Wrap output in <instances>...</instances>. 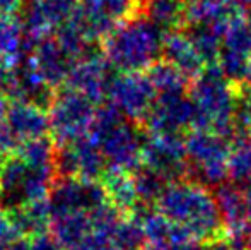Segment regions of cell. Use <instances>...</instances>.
I'll use <instances>...</instances> for the list:
<instances>
[{"mask_svg": "<svg viewBox=\"0 0 251 250\" xmlns=\"http://www.w3.org/2000/svg\"><path fill=\"white\" fill-rule=\"evenodd\" d=\"M155 207L199 244L217 240L224 230L215 194L195 180L168 182Z\"/></svg>", "mask_w": 251, "mask_h": 250, "instance_id": "1", "label": "cell"}, {"mask_svg": "<svg viewBox=\"0 0 251 250\" xmlns=\"http://www.w3.org/2000/svg\"><path fill=\"white\" fill-rule=\"evenodd\" d=\"M166 34L144 16L120 24L102 40L101 52L118 72H144L162 57Z\"/></svg>", "mask_w": 251, "mask_h": 250, "instance_id": "2", "label": "cell"}, {"mask_svg": "<svg viewBox=\"0 0 251 250\" xmlns=\"http://www.w3.org/2000/svg\"><path fill=\"white\" fill-rule=\"evenodd\" d=\"M195 108V127L229 136L236 129V117L241 94L236 91L234 81L221 69H205L195 77L188 93Z\"/></svg>", "mask_w": 251, "mask_h": 250, "instance_id": "3", "label": "cell"}, {"mask_svg": "<svg viewBox=\"0 0 251 250\" xmlns=\"http://www.w3.org/2000/svg\"><path fill=\"white\" fill-rule=\"evenodd\" d=\"M89 136L96 140L108 170L133 173L142 167L146 137L132 120H126L111 105L98 108Z\"/></svg>", "mask_w": 251, "mask_h": 250, "instance_id": "4", "label": "cell"}, {"mask_svg": "<svg viewBox=\"0 0 251 250\" xmlns=\"http://www.w3.org/2000/svg\"><path fill=\"white\" fill-rule=\"evenodd\" d=\"M55 175V168L36 167L12 154L0 171V207L12 211L24 204L48 199Z\"/></svg>", "mask_w": 251, "mask_h": 250, "instance_id": "5", "label": "cell"}, {"mask_svg": "<svg viewBox=\"0 0 251 250\" xmlns=\"http://www.w3.org/2000/svg\"><path fill=\"white\" fill-rule=\"evenodd\" d=\"M186 161L193 180L205 187H221L227 177L231 144L226 136L205 129H195L185 139Z\"/></svg>", "mask_w": 251, "mask_h": 250, "instance_id": "6", "label": "cell"}, {"mask_svg": "<svg viewBox=\"0 0 251 250\" xmlns=\"http://www.w3.org/2000/svg\"><path fill=\"white\" fill-rule=\"evenodd\" d=\"M96 110L94 101L63 86L58 93H55V98L48 108L50 134L55 142L60 146L77 137L87 136L96 117Z\"/></svg>", "mask_w": 251, "mask_h": 250, "instance_id": "7", "label": "cell"}, {"mask_svg": "<svg viewBox=\"0 0 251 250\" xmlns=\"http://www.w3.org/2000/svg\"><path fill=\"white\" fill-rule=\"evenodd\" d=\"M50 120L45 108L36 105L12 101L0 124V149L5 154H16L24 144L48 137Z\"/></svg>", "mask_w": 251, "mask_h": 250, "instance_id": "8", "label": "cell"}, {"mask_svg": "<svg viewBox=\"0 0 251 250\" xmlns=\"http://www.w3.org/2000/svg\"><path fill=\"white\" fill-rule=\"evenodd\" d=\"M108 202L101 182L75 177H58L48 195L51 220L65 214H94Z\"/></svg>", "mask_w": 251, "mask_h": 250, "instance_id": "9", "label": "cell"}, {"mask_svg": "<svg viewBox=\"0 0 251 250\" xmlns=\"http://www.w3.org/2000/svg\"><path fill=\"white\" fill-rule=\"evenodd\" d=\"M155 89L147 72H118L113 76L106 100L126 120H146L155 101Z\"/></svg>", "mask_w": 251, "mask_h": 250, "instance_id": "10", "label": "cell"}, {"mask_svg": "<svg viewBox=\"0 0 251 250\" xmlns=\"http://www.w3.org/2000/svg\"><path fill=\"white\" fill-rule=\"evenodd\" d=\"M55 168L58 177H75L82 180H98L108 171L100 146L89 134L60 144L55 153Z\"/></svg>", "mask_w": 251, "mask_h": 250, "instance_id": "11", "label": "cell"}, {"mask_svg": "<svg viewBox=\"0 0 251 250\" xmlns=\"http://www.w3.org/2000/svg\"><path fill=\"white\" fill-rule=\"evenodd\" d=\"M142 165L168 182L178 180L188 170L185 140L176 134H151L144 142Z\"/></svg>", "mask_w": 251, "mask_h": 250, "instance_id": "12", "label": "cell"}, {"mask_svg": "<svg viewBox=\"0 0 251 250\" xmlns=\"http://www.w3.org/2000/svg\"><path fill=\"white\" fill-rule=\"evenodd\" d=\"M251 63V26L246 16H236L229 21L222 36V47L217 65L231 81H243L248 77Z\"/></svg>", "mask_w": 251, "mask_h": 250, "instance_id": "13", "label": "cell"}, {"mask_svg": "<svg viewBox=\"0 0 251 250\" xmlns=\"http://www.w3.org/2000/svg\"><path fill=\"white\" fill-rule=\"evenodd\" d=\"M146 125L151 134H176L193 127L197 122L195 108L186 93L155 96Z\"/></svg>", "mask_w": 251, "mask_h": 250, "instance_id": "14", "label": "cell"}, {"mask_svg": "<svg viewBox=\"0 0 251 250\" xmlns=\"http://www.w3.org/2000/svg\"><path fill=\"white\" fill-rule=\"evenodd\" d=\"M111 70L102 52H91L74 63L65 86L98 103L108 94L109 83L115 76Z\"/></svg>", "mask_w": 251, "mask_h": 250, "instance_id": "15", "label": "cell"}, {"mask_svg": "<svg viewBox=\"0 0 251 250\" xmlns=\"http://www.w3.org/2000/svg\"><path fill=\"white\" fill-rule=\"evenodd\" d=\"M27 57L31 58L36 70L43 76V79L50 84L53 89L65 86L67 79L70 76V70H72L74 63H75V60L56 41L55 36H48L43 38V40L34 41L31 54Z\"/></svg>", "mask_w": 251, "mask_h": 250, "instance_id": "16", "label": "cell"}, {"mask_svg": "<svg viewBox=\"0 0 251 250\" xmlns=\"http://www.w3.org/2000/svg\"><path fill=\"white\" fill-rule=\"evenodd\" d=\"M222 218V228L227 231L229 238L251 240V223L246 214L243 190L239 185L224 184L215 192Z\"/></svg>", "mask_w": 251, "mask_h": 250, "instance_id": "17", "label": "cell"}, {"mask_svg": "<svg viewBox=\"0 0 251 250\" xmlns=\"http://www.w3.org/2000/svg\"><path fill=\"white\" fill-rule=\"evenodd\" d=\"M162 58H164V62L171 63L178 70H181L186 77H197L200 72H203L205 67V62L201 60L190 33L181 29L166 34L164 47H162Z\"/></svg>", "mask_w": 251, "mask_h": 250, "instance_id": "18", "label": "cell"}, {"mask_svg": "<svg viewBox=\"0 0 251 250\" xmlns=\"http://www.w3.org/2000/svg\"><path fill=\"white\" fill-rule=\"evenodd\" d=\"M241 0H185L186 23L197 24H217L226 26L231 19L239 16Z\"/></svg>", "mask_w": 251, "mask_h": 250, "instance_id": "19", "label": "cell"}, {"mask_svg": "<svg viewBox=\"0 0 251 250\" xmlns=\"http://www.w3.org/2000/svg\"><path fill=\"white\" fill-rule=\"evenodd\" d=\"M33 43L24 34L19 17H0V65H16L31 54Z\"/></svg>", "mask_w": 251, "mask_h": 250, "instance_id": "20", "label": "cell"}, {"mask_svg": "<svg viewBox=\"0 0 251 250\" xmlns=\"http://www.w3.org/2000/svg\"><path fill=\"white\" fill-rule=\"evenodd\" d=\"M7 213H9L10 221L19 237L33 238L38 235L48 233V228H51V213L48 199L24 204V206L7 211Z\"/></svg>", "mask_w": 251, "mask_h": 250, "instance_id": "21", "label": "cell"}, {"mask_svg": "<svg viewBox=\"0 0 251 250\" xmlns=\"http://www.w3.org/2000/svg\"><path fill=\"white\" fill-rule=\"evenodd\" d=\"M140 16L169 34L179 31L186 23V3L185 0H142Z\"/></svg>", "mask_w": 251, "mask_h": 250, "instance_id": "22", "label": "cell"}, {"mask_svg": "<svg viewBox=\"0 0 251 250\" xmlns=\"http://www.w3.org/2000/svg\"><path fill=\"white\" fill-rule=\"evenodd\" d=\"M101 182L106 190L108 200L120 211V213H135L140 206L139 195H137L135 184H133L132 173L118 170H108Z\"/></svg>", "mask_w": 251, "mask_h": 250, "instance_id": "23", "label": "cell"}, {"mask_svg": "<svg viewBox=\"0 0 251 250\" xmlns=\"http://www.w3.org/2000/svg\"><path fill=\"white\" fill-rule=\"evenodd\" d=\"M93 230V214H65L51 220L53 237L65 250L79 247Z\"/></svg>", "mask_w": 251, "mask_h": 250, "instance_id": "24", "label": "cell"}, {"mask_svg": "<svg viewBox=\"0 0 251 250\" xmlns=\"http://www.w3.org/2000/svg\"><path fill=\"white\" fill-rule=\"evenodd\" d=\"M147 76H149L157 96H162V94L186 93L188 77H186L181 70L176 69L175 65H171V63L159 60L147 70Z\"/></svg>", "mask_w": 251, "mask_h": 250, "instance_id": "25", "label": "cell"}, {"mask_svg": "<svg viewBox=\"0 0 251 250\" xmlns=\"http://www.w3.org/2000/svg\"><path fill=\"white\" fill-rule=\"evenodd\" d=\"M227 177L239 187L251 182V137H241L231 144Z\"/></svg>", "mask_w": 251, "mask_h": 250, "instance_id": "26", "label": "cell"}, {"mask_svg": "<svg viewBox=\"0 0 251 250\" xmlns=\"http://www.w3.org/2000/svg\"><path fill=\"white\" fill-rule=\"evenodd\" d=\"M133 184H135L137 195H139L140 204H151L157 202V199L161 197L162 190L168 185V180L162 178L161 175H157L155 171H152L147 167H139L132 173Z\"/></svg>", "mask_w": 251, "mask_h": 250, "instance_id": "27", "label": "cell"}, {"mask_svg": "<svg viewBox=\"0 0 251 250\" xmlns=\"http://www.w3.org/2000/svg\"><path fill=\"white\" fill-rule=\"evenodd\" d=\"M16 238H19L7 211L0 207V250H5Z\"/></svg>", "mask_w": 251, "mask_h": 250, "instance_id": "28", "label": "cell"}, {"mask_svg": "<svg viewBox=\"0 0 251 250\" xmlns=\"http://www.w3.org/2000/svg\"><path fill=\"white\" fill-rule=\"evenodd\" d=\"M146 250H200L199 242L193 238H181V240L168 242V244L149 245Z\"/></svg>", "mask_w": 251, "mask_h": 250, "instance_id": "29", "label": "cell"}, {"mask_svg": "<svg viewBox=\"0 0 251 250\" xmlns=\"http://www.w3.org/2000/svg\"><path fill=\"white\" fill-rule=\"evenodd\" d=\"M29 240H31V250H65L58 244V240L50 233L38 235V237H33Z\"/></svg>", "mask_w": 251, "mask_h": 250, "instance_id": "30", "label": "cell"}, {"mask_svg": "<svg viewBox=\"0 0 251 250\" xmlns=\"http://www.w3.org/2000/svg\"><path fill=\"white\" fill-rule=\"evenodd\" d=\"M24 0H0V17H17Z\"/></svg>", "mask_w": 251, "mask_h": 250, "instance_id": "31", "label": "cell"}, {"mask_svg": "<svg viewBox=\"0 0 251 250\" xmlns=\"http://www.w3.org/2000/svg\"><path fill=\"white\" fill-rule=\"evenodd\" d=\"M243 190V199H245V206H246V214H248V220L251 223V182L241 187Z\"/></svg>", "mask_w": 251, "mask_h": 250, "instance_id": "32", "label": "cell"}, {"mask_svg": "<svg viewBox=\"0 0 251 250\" xmlns=\"http://www.w3.org/2000/svg\"><path fill=\"white\" fill-rule=\"evenodd\" d=\"M7 108H9V100H7V98H3L2 94H0V124H2L3 117H5Z\"/></svg>", "mask_w": 251, "mask_h": 250, "instance_id": "33", "label": "cell"}, {"mask_svg": "<svg viewBox=\"0 0 251 250\" xmlns=\"http://www.w3.org/2000/svg\"><path fill=\"white\" fill-rule=\"evenodd\" d=\"M5 153H3L2 149H0V171H2V168H3V163H5Z\"/></svg>", "mask_w": 251, "mask_h": 250, "instance_id": "34", "label": "cell"}, {"mask_svg": "<svg viewBox=\"0 0 251 250\" xmlns=\"http://www.w3.org/2000/svg\"><path fill=\"white\" fill-rule=\"evenodd\" d=\"M246 21H248V23H250V26H251V7H250L248 14H246Z\"/></svg>", "mask_w": 251, "mask_h": 250, "instance_id": "35", "label": "cell"}, {"mask_svg": "<svg viewBox=\"0 0 251 250\" xmlns=\"http://www.w3.org/2000/svg\"><path fill=\"white\" fill-rule=\"evenodd\" d=\"M245 96L248 98V101H250V103H251V89L248 91V93H245Z\"/></svg>", "mask_w": 251, "mask_h": 250, "instance_id": "36", "label": "cell"}, {"mask_svg": "<svg viewBox=\"0 0 251 250\" xmlns=\"http://www.w3.org/2000/svg\"><path fill=\"white\" fill-rule=\"evenodd\" d=\"M248 79H251V63H250V69H248Z\"/></svg>", "mask_w": 251, "mask_h": 250, "instance_id": "37", "label": "cell"}, {"mask_svg": "<svg viewBox=\"0 0 251 250\" xmlns=\"http://www.w3.org/2000/svg\"><path fill=\"white\" fill-rule=\"evenodd\" d=\"M29 2H38V0H24V3H29Z\"/></svg>", "mask_w": 251, "mask_h": 250, "instance_id": "38", "label": "cell"}, {"mask_svg": "<svg viewBox=\"0 0 251 250\" xmlns=\"http://www.w3.org/2000/svg\"><path fill=\"white\" fill-rule=\"evenodd\" d=\"M74 250H84V249H80V247H77V249H74Z\"/></svg>", "mask_w": 251, "mask_h": 250, "instance_id": "39", "label": "cell"}, {"mask_svg": "<svg viewBox=\"0 0 251 250\" xmlns=\"http://www.w3.org/2000/svg\"><path fill=\"white\" fill-rule=\"evenodd\" d=\"M248 130H250V137H251V127H250V129H248Z\"/></svg>", "mask_w": 251, "mask_h": 250, "instance_id": "40", "label": "cell"}, {"mask_svg": "<svg viewBox=\"0 0 251 250\" xmlns=\"http://www.w3.org/2000/svg\"><path fill=\"white\" fill-rule=\"evenodd\" d=\"M215 250H221V249H215Z\"/></svg>", "mask_w": 251, "mask_h": 250, "instance_id": "41", "label": "cell"}, {"mask_svg": "<svg viewBox=\"0 0 251 250\" xmlns=\"http://www.w3.org/2000/svg\"><path fill=\"white\" fill-rule=\"evenodd\" d=\"M248 2H251V0H248Z\"/></svg>", "mask_w": 251, "mask_h": 250, "instance_id": "42", "label": "cell"}, {"mask_svg": "<svg viewBox=\"0 0 251 250\" xmlns=\"http://www.w3.org/2000/svg\"><path fill=\"white\" fill-rule=\"evenodd\" d=\"M250 250H251V247H250Z\"/></svg>", "mask_w": 251, "mask_h": 250, "instance_id": "43", "label": "cell"}]
</instances>
